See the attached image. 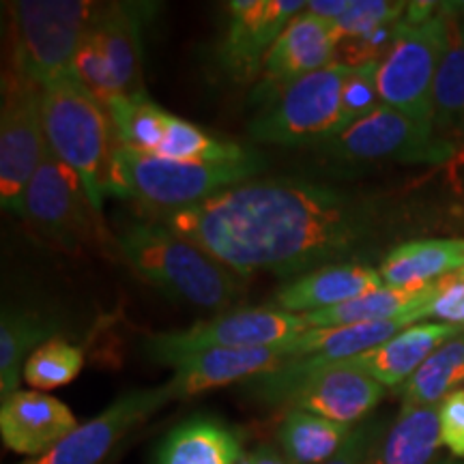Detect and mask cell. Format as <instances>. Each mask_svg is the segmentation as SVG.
Listing matches in <instances>:
<instances>
[{"instance_id":"1","label":"cell","mask_w":464,"mask_h":464,"mask_svg":"<svg viewBox=\"0 0 464 464\" xmlns=\"http://www.w3.org/2000/svg\"><path fill=\"white\" fill-rule=\"evenodd\" d=\"M153 219L247 277H282L353 263L379 230L372 202L329 185L247 181Z\"/></svg>"},{"instance_id":"2","label":"cell","mask_w":464,"mask_h":464,"mask_svg":"<svg viewBox=\"0 0 464 464\" xmlns=\"http://www.w3.org/2000/svg\"><path fill=\"white\" fill-rule=\"evenodd\" d=\"M116 247L133 274L174 299L218 310L243 290L241 276L153 218L125 224Z\"/></svg>"},{"instance_id":"3","label":"cell","mask_w":464,"mask_h":464,"mask_svg":"<svg viewBox=\"0 0 464 464\" xmlns=\"http://www.w3.org/2000/svg\"><path fill=\"white\" fill-rule=\"evenodd\" d=\"M44 127L48 149L84 183L97 218L110 194L114 127L100 97L72 69L44 86Z\"/></svg>"},{"instance_id":"4","label":"cell","mask_w":464,"mask_h":464,"mask_svg":"<svg viewBox=\"0 0 464 464\" xmlns=\"http://www.w3.org/2000/svg\"><path fill=\"white\" fill-rule=\"evenodd\" d=\"M265 404L321 415L346 426L362 423L385 396V387L346 362L312 363L290 359L280 368L243 382Z\"/></svg>"},{"instance_id":"5","label":"cell","mask_w":464,"mask_h":464,"mask_svg":"<svg viewBox=\"0 0 464 464\" xmlns=\"http://www.w3.org/2000/svg\"><path fill=\"white\" fill-rule=\"evenodd\" d=\"M265 168L263 155L241 164H194L116 147L110 194L140 202L150 211H172L252 181Z\"/></svg>"},{"instance_id":"6","label":"cell","mask_w":464,"mask_h":464,"mask_svg":"<svg viewBox=\"0 0 464 464\" xmlns=\"http://www.w3.org/2000/svg\"><path fill=\"white\" fill-rule=\"evenodd\" d=\"M448 48L450 15L445 5L423 22H409L404 14L396 42L376 73L381 102L434 130V82Z\"/></svg>"},{"instance_id":"7","label":"cell","mask_w":464,"mask_h":464,"mask_svg":"<svg viewBox=\"0 0 464 464\" xmlns=\"http://www.w3.org/2000/svg\"><path fill=\"white\" fill-rule=\"evenodd\" d=\"M100 7V3L86 0H22L11 5V69L42 86L72 69Z\"/></svg>"},{"instance_id":"8","label":"cell","mask_w":464,"mask_h":464,"mask_svg":"<svg viewBox=\"0 0 464 464\" xmlns=\"http://www.w3.org/2000/svg\"><path fill=\"white\" fill-rule=\"evenodd\" d=\"M351 67L334 65L290 84L249 121L254 140L277 147H321L344 130L342 86Z\"/></svg>"},{"instance_id":"9","label":"cell","mask_w":464,"mask_h":464,"mask_svg":"<svg viewBox=\"0 0 464 464\" xmlns=\"http://www.w3.org/2000/svg\"><path fill=\"white\" fill-rule=\"evenodd\" d=\"M140 14L136 5H102L75 54L73 72L103 103L144 91Z\"/></svg>"},{"instance_id":"10","label":"cell","mask_w":464,"mask_h":464,"mask_svg":"<svg viewBox=\"0 0 464 464\" xmlns=\"http://www.w3.org/2000/svg\"><path fill=\"white\" fill-rule=\"evenodd\" d=\"M307 332L304 314H290L274 305L241 307L181 332L149 334L142 351L155 363L172 365L181 357L211 348H271L293 342Z\"/></svg>"},{"instance_id":"11","label":"cell","mask_w":464,"mask_h":464,"mask_svg":"<svg viewBox=\"0 0 464 464\" xmlns=\"http://www.w3.org/2000/svg\"><path fill=\"white\" fill-rule=\"evenodd\" d=\"M45 149L44 86L11 69L3 80L0 112V205L5 211L24 218L26 188Z\"/></svg>"},{"instance_id":"12","label":"cell","mask_w":464,"mask_h":464,"mask_svg":"<svg viewBox=\"0 0 464 464\" xmlns=\"http://www.w3.org/2000/svg\"><path fill=\"white\" fill-rule=\"evenodd\" d=\"M323 153L335 160L363 164V161H402V164H443L454 155V147L390 106H379L342 130L332 140L321 144Z\"/></svg>"},{"instance_id":"13","label":"cell","mask_w":464,"mask_h":464,"mask_svg":"<svg viewBox=\"0 0 464 464\" xmlns=\"http://www.w3.org/2000/svg\"><path fill=\"white\" fill-rule=\"evenodd\" d=\"M24 218L44 237L72 252L86 246L102 224L84 183L50 149L26 188Z\"/></svg>"},{"instance_id":"14","label":"cell","mask_w":464,"mask_h":464,"mask_svg":"<svg viewBox=\"0 0 464 464\" xmlns=\"http://www.w3.org/2000/svg\"><path fill=\"white\" fill-rule=\"evenodd\" d=\"M304 0H235L228 3V26L219 42V65L235 82L260 78L265 58L277 37L299 14Z\"/></svg>"},{"instance_id":"15","label":"cell","mask_w":464,"mask_h":464,"mask_svg":"<svg viewBox=\"0 0 464 464\" xmlns=\"http://www.w3.org/2000/svg\"><path fill=\"white\" fill-rule=\"evenodd\" d=\"M174 400L168 382L149 390H131L108 406L103 413L80 423L54 450L20 464H100L127 432L147 421L161 406Z\"/></svg>"},{"instance_id":"16","label":"cell","mask_w":464,"mask_h":464,"mask_svg":"<svg viewBox=\"0 0 464 464\" xmlns=\"http://www.w3.org/2000/svg\"><path fill=\"white\" fill-rule=\"evenodd\" d=\"M334 61L335 39L332 22L304 11L295 20H290V24L284 28L274 48L266 54L252 102L265 106L290 84L334 65Z\"/></svg>"},{"instance_id":"17","label":"cell","mask_w":464,"mask_h":464,"mask_svg":"<svg viewBox=\"0 0 464 464\" xmlns=\"http://www.w3.org/2000/svg\"><path fill=\"white\" fill-rule=\"evenodd\" d=\"M78 421L69 406L44 392L20 390L3 400L0 434L5 448L34 460L69 437Z\"/></svg>"},{"instance_id":"18","label":"cell","mask_w":464,"mask_h":464,"mask_svg":"<svg viewBox=\"0 0 464 464\" xmlns=\"http://www.w3.org/2000/svg\"><path fill=\"white\" fill-rule=\"evenodd\" d=\"M290 362L277 346L271 348H211L181 357L170 368L172 379L168 381L174 400L189 398L213 387H224L230 382H246L280 368Z\"/></svg>"},{"instance_id":"19","label":"cell","mask_w":464,"mask_h":464,"mask_svg":"<svg viewBox=\"0 0 464 464\" xmlns=\"http://www.w3.org/2000/svg\"><path fill=\"white\" fill-rule=\"evenodd\" d=\"M385 286L376 269L362 263L323 266L284 284L274 295V307L290 314H310L348 304Z\"/></svg>"},{"instance_id":"20","label":"cell","mask_w":464,"mask_h":464,"mask_svg":"<svg viewBox=\"0 0 464 464\" xmlns=\"http://www.w3.org/2000/svg\"><path fill=\"white\" fill-rule=\"evenodd\" d=\"M462 324L450 323H417L404 329L385 344L363 353V355L346 359L348 363L363 370L365 374L379 381L382 387H402L413 376L428 357L443 346L445 342L462 334Z\"/></svg>"},{"instance_id":"21","label":"cell","mask_w":464,"mask_h":464,"mask_svg":"<svg viewBox=\"0 0 464 464\" xmlns=\"http://www.w3.org/2000/svg\"><path fill=\"white\" fill-rule=\"evenodd\" d=\"M420 321H423V316L409 314L392 318V321L355 323L329 329H307L305 334L297 335L293 342L280 344L277 348L288 359H307L312 363L344 362V359L363 355V353L385 344L393 335L413 327Z\"/></svg>"},{"instance_id":"22","label":"cell","mask_w":464,"mask_h":464,"mask_svg":"<svg viewBox=\"0 0 464 464\" xmlns=\"http://www.w3.org/2000/svg\"><path fill=\"white\" fill-rule=\"evenodd\" d=\"M440 445L439 406L402 402L392 426L376 434L365 464H432Z\"/></svg>"},{"instance_id":"23","label":"cell","mask_w":464,"mask_h":464,"mask_svg":"<svg viewBox=\"0 0 464 464\" xmlns=\"http://www.w3.org/2000/svg\"><path fill=\"white\" fill-rule=\"evenodd\" d=\"M437 282L426 284V286L409 288L382 286L355 301H348V304L304 314V321L307 324V329H329L344 327V324L355 323L392 321V318L409 314L430 318V307L434 297H437Z\"/></svg>"},{"instance_id":"24","label":"cell","mask_w":464,"mask_h":464,"mask_svg":"<svg viewBox=\"0 0 464 464\" xmlns=\"http://www.w3.org/2000/svg\"><path fill=\"white\" fill-rule=\"evenodd\" d=\"M243 439L237 428L216 417H191L164 439L153 464H237Z\"/></svg>"},{"instance_id":"25","label":"cell","mask_w":464,"mask_h":464,"mask_svg":"<svg viewBox=\"0 0 464 464\" xmlns=\"http://www.w3.org/2000/svg\"><path fill=\"white\" fill-rule=\"evenodd\" d=\"M464 269V239L400 243L382 258L379 274L392 288L426 286Z\"/></svg>"},{"instance_id":"26","label":"cell","mask_w":464,"mask_h":464,"mask_svg":"<svg viewBox=\"0 0 464 464\" xmlns=\"http://www.w3.org/2000/svg\"><path fill=\"white\" fill-rule=\"evenodd\" d=\"M450 48L434 82V131L451 147L464 142V5H445Z\"/></svg>"},{"instance_id":"27","label":"cell","mask_w":464,"mask_h":464,"mask_svg":"<svg viewBox=\"0 0 464 464\" xmlns=\"http://www.w3.org/2000/svg\"><path fill=\"white\" fill-rule=\"evenodd\" d=\"M56 323L33 310L5 307L0 316V393L20 392L28 357L54 338Z\"/></svg>"},{"instance_id":"28","label":"cell","mask_w":464,"mask_h":464,"mask_svg":"<svg viewBox=\"0 0 464 464\" xmlns=\"http://www.w3.org/2000/svg\"><path fill=\"white\" fill-rule=\"evenodd\" d=\"M353 428L307 411L290 409L277 428V443L295 464H324L344 448Z\"/></svg>"},{"instance_id":"29","label":"cell","mask_w":464,"mask_h":464,"mask_svg":"<svg viewBox=\"0 0 464 464\" xmlns=\"http://www.w3.org/2000/svg\"><path fill=\"white\" fill-rule=\"evenodd\" d=\"M464 381V332L445 342L417 372L398 387L402 402L439 406Z\"/></svg>"},{"instance_id":"30","label":"cell","mask_w":464,"mask_h":464,"mask_svg":"<svg viewBox=\"0 0 464 464\" xmlns=\"http://www.w3.org/2000/svg\"><path fill=\"white\" fill-rule=\"evenodd\" d=\"M82 348L69 344L67 340L52 338L28 357L24 381L34 392H50L78 379V374L82 372Z\"/></svg>"},{"instance_id":"31","label":"cell","mask_w":464,"mask_h":464,"mask_svg":"<svg viewBox=\"0 0 464 464\" xmlns=\"http://www.w3.org/2000/svg\"><path fill=\"white\" fill-rule=\"evenodd\" d=\"M409 3H390V0H351L348 9L332 24L335 45L346 39L362 37L387 22L402 20Z\"/></svg>"},{"instance_id":"32","label":"cell","mask_w":464,"mask_h":464,"mask_svg":"<svg viewBox=\"0 0 464 464\" xmlns=\"http://www.w3.org/2000/svg\"><path fill=\"white\" fill-rule=\"evenodd\" d=\"M379 65L351 67L344 86H342V116H344V130L363 116L372 114L376 108L382 106L379 95V82H376Z\"/></svg>"},{"instance_id":"33","label":"cell","mask_w":464,"mask_h":464,"mask_svg":"<svg viewBox=\"0 0 464 464\" xmlns=\"http://www.w3.org/2000/svg\"><path fill=\"white\" fill-rule=\"evenodd\" d=\"M439 423L440 440L451 451V456L460 460L464 458V390L451 392L439 404Z\"/></svg>"},{"instance_id":"34","label":"cell","mask_w":464,"mask_h":464,"mask_svg":"<svg viewBox=\"0 0 464 464\" xmlns=\"http://www.w3.org/2000/svg\"><path fill=\"white\" fill-rule=\"evenodd\" d=\"M437 297L432 301L430 318L464 327V269L437 282Z\"/></svg>"},{"instance_id":"35","label":"cell","mask_w":464,"mask_h":464,"mask_svg":"<svg viewBox=\"0 0 464 464\" xmlns=\"http://www.w3.org/2000/svg\"><path fill=\"white\" fill-rule=\"evenodd\" d=\"M385 426L382 421H370L363 420L353 428L351 437L346 439L344 448H342L338 454H335L332 460L324 464H365L370 454V448H372L376 434L381 432V428Z\"/></svg>"},{"instance_id":"36","label":"cell","mask_w":464,"mask_h":464,"mask_svg":"<svg viewBox=\"0 0 464 464\" xmlns=\"http://www.w3.org/2000/svg\"><path fill=\"white\" fill-rule=\"evenodd\" d=\"M237 464H295V462H290L288 458L284 456V451L277 450L276 445H258L256 450L246 451Z\"/></svg>"},{"instance_id":"37","label":"cell","mask_w":464,"mask_h":464,"mask_svg":"<svg viewBox=\"0 0 464 464\" xmlns=\"http://www.w3.org/2000/svg\"><path fill=\"white\" fill-rule=\"evenodd\" d=\"M348 5H351V0H310L305 11L334 24V22L348 9Z\"/></svg>"},{"instance_id":"38","label":"cell","mask_w":464,"mask_h":464,"mask_svg":"<svg viewBox=\"0 0 464 464\" xmlns=\"http://www.w3.org/2000/svg\"><path fill=\"white\" fill-rule=\"evenodd\" d=\"M432 464H464L460 460H434Z\"/></svg>"}]
</instances>
